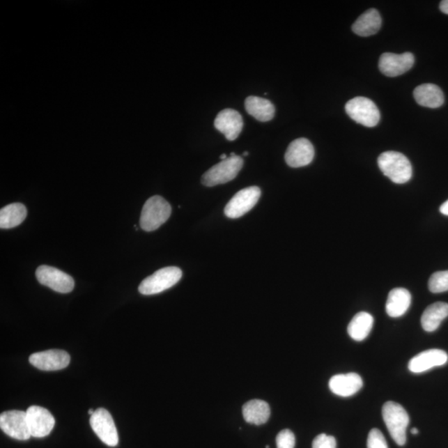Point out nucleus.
<instances>
[{"instance_id": "a878e982", "label": "nucleus", "mask_w": 448, "mask_h": 448, "mask_svg": "<svg viewBox=\"0 0 448 448\" xmlns=\"http://www.w3.org/2000/svg\"><path fill=\"white\" fill-rule=\"evenodd\" d=\"M428 288L433 293H442L447 291L448 271L433 273L428 281Z\"/></svg>"}, {"instance_id": "ddd939ff", "label": "nucleus", "mask_w": 448, "mask_h": 448, "mask_svg": "<svg viewBox=\"0 0 448 448\" xmlns=\"http://www.w3.org/2000/svg\"><path fill=\"white\" fill-rule=\"evenodd\" d=\"M314 156L315 150L311 141L306 138H299L287 148L285 160L290 167L300 168L311 164Z\"/></svg>"}, {"instance_id": "473e14b6", "label": "nucleus", "mask_w": 448, "mask_h": 448, "mask_svg": "<svg viewBox=\"0 0 448 448\" xmlns=\"http://www.w3.org/2000/svg\"><path fill=\"white\" fill-rule=\"evenodd\" d=\"M220 159H221L222 160H226V159H228V158H227V155H226L225 154L221 155V156H220Z\"/></svg>"}, {"instance_id": "5701e85b", "label": "nucleus", "mask_w": 448, "mask_h": 448, "mask_svg": "<svg viewBox=\"0 0 448 448\" xmlns=\"http://www.w3.org/2000/svg\"><path fill=\"white\" fill-rule=\"evenodd\" d=\"M448 316V304L436 302L430 305L421 318V324L427 332H433Z\"/></svg>"}, {"instance_id": "aec40b11", "label": "nucleus", "mask_w": 448, "mask_h": 448, "mask_svg": "<svg viewBox=\"0 0 448 448\" xmlns=\"http://www.w3.org/2000/svg\"><path fill=\"white\" fill-rule=\"evenodd\" d=\"M381 24L380 13L375 8H371L359 17L352 26V30L359 36L369 37L377 33L381 28Z\"/></svg>"}, {"instance_id": "4be33fe9", "label": "nucleus", "mask_w": 448, "mask_h": 448, "mask_svg": "<svg viewBox=\"0 0 448 448\" xmlns=\"http://www.w3.org/2000/svg\"><path fill=\"white\" fill-rule=\"evenodd\" d=\"M245 108L249 115L262 123L271 121L275 116V107L271 102L254 95L245 100Z\"/></svg>"}, {"instance_id": "0eeeda50", "label": "nucleus", "mask_w": 448, "mask_h": 448, "mask_svg": "<svg viewBox=\"0 0 448 448\" xmlns=\"http://www.w3.org/2000/svg\"><path fill=\"white\" fill-rule=\"evenodd\" d=\"M261 190L251 186L241 190L234 195L224 208V214L229 219H238L249 213L258 202Z\"/></svg>"}, {"instance_id": "6ab92c4d", "label": "nucleus", "mask_w": 448, "mask_h": 448, "mask_svg": "<svg viewBox=\"0 0 448 448\" xmlns=\"http://www.w3.org/2000/svg\"><path fill=\"white\" fill-rule=\"evenodd\" d=\"M417 104L428 108H438L445 103V94L437 85L432 84L417 86L413 91Z\"/></svg>"}, {"instance_id": "6e6552de", "label": "nucleus", "mask_w": 448, "mask_h": 448, "mask_svg": "<svg viewBox=\"0 0 448 448\" xmlns=\"http://www.w3.org/2000/svg\"><path fill=\"white\" fill-rule=\"evenodd\" d=\"M0 428L3 432L17 440L26 441L31 438L26 411L11 410L0 415Z\"/></svg>"}, {"instance_id": "f257e3e1", "label": "nucleus", "mask_w": 448, "mask_h": 448, "mask_svg": "<svg viewBox=\"0 0 448 448\" xmlns=\"http://www.w3.org/2000/svg\"><path fill=\"white\" fill-rule=\"evenodd\" d=\"M378 167L395 184H405L412 176V164L405 155L396 151H386L378 159Z\"/></svg>"}, {"instance_id": "dca6fc26", "label": "nucleus", "mask_w": 448, "mask_h": 448, "mask_svg": "<svg viewBox=\"0 0 448 448\" xmlns=\"http://www.w3.org/2000/svg\"><path fill=\"white\" fill-rule=\"evenodd\" d=\"M448 360L445 350L433 349L421 352L408 363V369L412 373H420L434 367L442 366Z\"/></svg>"}, {"instance_id": "b1692460", "label": "nucleus", "mask_w": 448, "mask_h": 448, "mask_svg": "<svg viewBox=\"0 0 448 448\" xmlns=\"http://www.w3.org/2000/svg\"><path fill=\"white\" fill-rule=\"evenodd\" d=\"M27 217V208L23 203L8 204L0 210V228L10 229L20 225Z\"/></svg>"}, {"instance_id": "f8f14e48", "label": "nucleus", "mask_w": 448, "mask_h": 448, "mask_svg": "<svg viewBox=\"0 0 448 448\" xmlns=\"http://www.w3.org/2000/svg\"><path fill=\"white\" fill-rule=\"evenodd\" d=\"M71 358L66 351L50 350L30 355L29 362L43 371H60L68 366Z\"/></svg>"}, {"instance_id": "4468645a", "label": "nucleus", "mask_w": 448, "mask_h": 448, "mask_svg": "<svg viewBox=\"0 0 448 448\" xmlns=\"http://www.w3.org/2000/svg\"><path fill=\"white\" fill-rule=\"evenodd\" d=\"M415 64V56L411 53L394 54L386 53L382 54L378 68L387 77H399L410 71Z\"/></svg>"}, {"instance_id": "9d476101", "label": "nucleus", "mask_w": 448, "mask_h": 448, "mask_svg": "<svg viewBox=\"0 0 448 448\" xmlns=\"http://www.w3.org/2000/svg\"><path fill=\"white\" fill-rule=\"evenodd\" d=\"M36 277L39 284L59 293H71L75 286L73 278L68 274L46 265L38 268Z\"/></svg>"}, {"instance_id": "bb28decb", "label": "nucleus", "mask_w": 448, "mask_h": 448, "mask_svg": "<svg viewBox=\"0 0 448 448\" xmlns=\"http://www.w3.org/2000/svg\"><path fill=\"white\" fill-rule=\"evenodd\" d=\"M368 448H389L380 430L373 428L369 432L367 439Z\"/></svg>"}, {"instance_id": "a211bd4d", "label": "nucleus", "mask_w": 448, "mask_h": 448, "mask_svg": "<svg viewBox=\"0 0 448 448\" xmlns=\"http://www.w3.org/2000/svg\"><path fill=\"white\" fill-rule=\"evenodd\" d=\"M412 302L411 294L405 288L390 291L386 302V312L390 317L397 318L405 314Z\"/></svg>"}, {"instance_id": "7c9ffc66", "label": "nucleus", "mask_w": 448, "mask_h": 448, "mask_svg": "<svg viewBox=\"0 0 448 448\" xmlns=\"http://www.w3.org/2000/svg\"><path fill=\"white\" fill-rule=\"evenodd\" d=\"M440 212L443 215L448 216V200H447L445 203H443L442 204V206L440 207Z\"/></svg>"}, {"instance_id": "20e7f679", "label": "nucleus", "mask_w": 448, "mask_h": 448, "mask_svg": "<svg viewBox=\"0 0 448 448\" xmlns=\"http://www.w3.org/2000/svg\"><path fill=\"white\" fill-rule=\"evenodd\" d=\"M242 167L243 160L240 156H230L204 173L202 184L207 187L226 184L237 177Z\"/></svg>"}, {"instance_id": "7ed1b4c3", "label": "nucleus", "mask_w": 448, "mask_h": 448, "mask_svg": "<svg viewBox=\"0 0 448 448\" xmlns=\"http://www.w3.org/2000/svg\"><path fill=\"white\" fill-rule=\"evenodd\" d=\"M171 215V206L159 195L147 200L141 211L140 225L146 232L155 231L167 222Z\"/></svg>"}, {"instance_id": "9b49d317", "label": "nucleus", "mask_w": 448, "mask_h": 448, "mask_svg": "<svg viewBox=\"0 0 448 448\" xmlns=\"http://www.w3.org/2000/svg\"><path fill=\"white\" fill-rule=\"evenodd\" d=\"M26 413L31 436L37 438L49 436L55 426V419L52 413L39 406L29 407Z\"/></svg>"}, {"instance_id": "412c9836", "label": "nucleus", "mask_w": 448, "mask_h": 448, "mask_svg": "<svg viewBox=\"0 0 448 448\" xmlns=\"http://www.w3.org/2000/svg\"><path fill=\"white\" fill-rule=\"evenodd\" d=\"M243 419L247 423L255 425L266 424L271 415V410L263 400L254 399L242 407Z\"/></svg>"}, {"instance_id": "c85d7f7f", "label": "nucleus", "mask_w": 448, "mask_h": 448, "mask_svg": "<svg viewBox=\"0 0 448 448\" xmlns=\"http://www.w3.org/2000/svg\"><path fill=\"white\" fill-rule=\"evenodd\" d=\"M337 447L336 438L325 433L316 437L312 443V448H337Z\"/></svg>"}, {"instance_id": "2eb2a0df", "label": "nucleus", "mask_w": 448, "mask_h": 448, "mask_svg": "<svg viewBox=\"0 0 448 448\" xmlns=\"http://www.w3.org/2000/svg\"><path fill=\"white\" fill-rule=\"evenodd\" d=\"M215 128L223 133L228 141L236 140L243 128L242 117L233 109H224L216 116Z\"/></svg>"}, {"instance_id": "1a4fd4ad", "label": "nucleus", "mask_w": 448, "mask_h": 448, "mask_svg": "<svg viewBox=\"0 0 448 448\" xmlns=\"http://www.w3.org/2000/svg\"><path fill=\"white\" fill-rule=\"evenodd\" d=\"M90 424L94 433L106 445L116 447L118 445L119 437L115 422L105 408L95 410L94 415L91 416Z\"/></svg>"}, {"instance_id": "c756f323", "label": "nucleus", "mask_w": 448, "mask_h": 448, "mask_svg": "<svg viewBox=\"0 0 448 448\" xmlns=\"http://www.w3.org/2000/svg\"><path fill=\"white\" fill-rule=\"evenodd\" d=\"M439 7H440V10L443 14L448 15V0H443Z\"/></svg>"}, {"instance_id": "cd10ccee", "label": "nucleus", "mask_w": 448, "mask_h": 448, "mask_svg": "<svg viewBox=\"0 0 448 448\" xmlns=\"http://www.w3.org/2000/svg\"><path fill=\"white\" fill-rule=\"evenodd\" d=\"M277 448H294L295 438L293 432L289 429H284L278 433L276 438Z\"/></svg>"}, {"instance_id": "39448f33", "label": "nucleus", "mask_w": 448, "mask_h": 448, "mask_svg": "<svg viewBox=\"0 0 448 448\" xmlns=\"http://www.w3.org/2000/svg\"><path fill=\"white\" fill-rule=\"evenodd\" d=\"M183 273L179 268L168 267L158 270L147 277L139 286V291L145 295H155L175 286L181 279Z\"/></svg>"}, {"instance_id": "2f4dec72", "label": "nucleus", "mask_w": 448, "mask_h": 448, "mask_svg": "<svg viewBox=\"0 0 448 448\" xmlns=\"http://www.w3.org/2000/svg\"><path fill=\"white\" fill-rule=\"evenodd\" d=\"M419 429H417V428H413L411 430V433H412V434H413V435L419 434Z\"/></svg>"}, {"instance_id": "72a5a7b5", "label": "nucleus", "mask_w": 448, "mask_h": 448, "mask_svg": "<svg viewBox=\"0 0 448 448\" xmlns=\"http://www.w3.org/2000/svg\"><path fill=\"white\" fill-rule=\"evenodd\" d=\"M94 412H95V411H94L93 410H90L88 411V413H89V415H90L91 416V415H94Z\"/></svg>"}, {"instance_id": "393cba45", "label": "nucleus", "mask_w": 448, "mask_h": 448, "mask_svg": "<svg viewBox=\"0 0 448 448\" xmlns=\"http://www.w3.org/2000/svg\"><path fill=\"white\" fill-rule=\"evenodd\" d=\"M373 324V318L367 312H360L351 320L348 325V334L356 341H362L371 333Z\"/></svg>"}, {"instance_id": "f03ea898", "label": "nucleus", "mask_w": 448, "mask_h": 448, "mask_svg": "<svg viewBox=\"0 0 448 448\" xmlns=\"http://www.w3.org/2000/svg\"><path fill=\"white\" fill-rule=\"evenodd\" d=\"M384 419L390 436L399 446L405 445L406 430L410 424V416L399 403L389 401L383 406Z\"/></svg>"}, {"instance_id": "423d86ee", "label": "nucleus", "mask_w": 448, "mask_h": 448, "mask_svg": "<svg viewBox=\"0 0 448 448\" xmlns=\"http://www.w3.org/2000/svg\"><path fill=\"white\" fill-rule=\"evenodd\" d=\"M346 111L355 123L375 128L380 120V113L376 104L366 98L357 97L351 99L346 105Z\"/></svg>"}, {"instance_id": "f3484780", "label": "nucleus", "mask_w": 448, "mask_h": 448, "mask_svg": "<svg viewBox=\"0 0 448 448\" xmlns=\"http://www.w3.org/2000/svg\"><path fill=\"white\" fill-rule=\"evenodd\" d=\"M364 383L358 373H349L337 375L330 378V389L341 397H350L362 389Z\"/></svg>"}, {"instance_id": "f704fd0d", "label": "nucleus", "mask_w": 448, "mask_h": 448, "mask_svg": "<svg viewBox=\"0 0 448 448\" xmlns=\"http://www.w3.org/2000/svg\"><path fill=\"white\" fill-rule=\"evenodd\" d=\"M247 155H249V152L247 151L245 152V154H243V155H245V156H247Z\"/></svg>"}]
</instances>
